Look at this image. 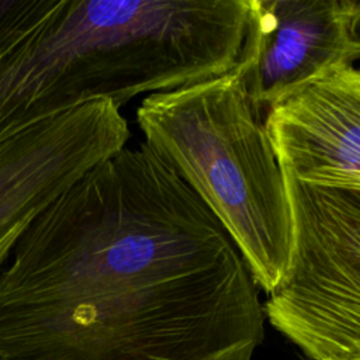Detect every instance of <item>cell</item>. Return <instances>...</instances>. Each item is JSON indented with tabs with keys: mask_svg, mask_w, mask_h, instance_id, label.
Returning a JSON list of instances; mask_svg holds the SVG:
<instances>
[{
	"mask_svg": "<svg viewBox=\"0 0 360 360\" xmlns=\"http://www.w3.org/2000/svg\"><path fill=\"white\" fill-rule=\"evenodd\" d=\"M136 122L145 143L225 228L257 287L277 290L291 267V212L240 63L219 77L148 96Z\"/></svg>",
	"mask_w": 360,
	"mask_h": 360,
	"instance_id": "obj_3",
	"label": "cell"
},
{
	"mask_svg": "<svg viewBox=\"0 0 360 360\" xmlns=\"http://www.w3.org/2000/svg\"><path fill=\"white\" fill-rule=\"evenodd\" d=\"M259 287L231 236L146 145L59 195L0 274V360H253Z\"/></svg>",
	"mask_w": 360,
	"mask_h": 360,
	"instance_id": "obj_1",
	"label": "cell"
},
{
	"mask_svg": "<svg viewBox=\"0 0 360 360\" xmlns=\"http://www.w3.org/2000/svg\"><path fill=\"white\" fill-rule=\"evenodd\" d=\"M98 100L0 141V274L39 215L89 170L127 148L128 122Z\"/></svg>",
	"mask_w": 360,
	"mask_h": 360,
	"instance_id": "obj_5",
	"label": "cell"
},
{
	"mask_svg": "<svg viewBox=\"0 0 360 360\" xmlns=\"http://www.w3.org/2000/svg\"><path fill=\"white\" fill-rule=\"evenodd\" d=\"M360 60V0H252L240 66L255 107Z\"/></svg>",
	"mask_w": 360,
	"mask_h": 360,
	"instance_id": "obj_6",
	"label": "cell"
},
{
	"mask_svg": "<svg viewBox=\"0 0 360 360\" xmlns=\"http://www.w3.org/2000/svg\"><path fill=\"white\" fill-rule=\"evenodd\" d=\"M264 124L290 198L360 231V68L300 87Z\"/></svg>",
	"mask_w": 360,
	"mask_h": 360,
	"instance_id": "obj_4",
	"label": "cell"
},
{
	"mask_svg": "<svg viewBox=\"0 0 360 360\" xmlns=\"http://www.w3.org/2000/svg\"><path fill=\"white\" fill-rule=\"evenodd\" d=\"M250 0H0V141L98 100L118 108L233 70Z\"/></svg>",
	"mask_w": 360,
	"mask_h": 360,
	"instance_id": "obj_2",
	"label": "cell"
}]
</instances>
